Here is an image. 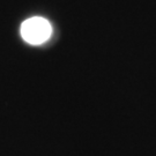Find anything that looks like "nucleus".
Returning <instances> with one entry per match:
<instances>
[{"label":"nucleus","mask_w":156,"mask_h":156,"mask_svg":"<svg viewBox=\"0 0 156 156\" xmlns=\"http://www.w3.org/2000/svg\"><path fill=\"white\" fill-rule=\"evenodd\" d=\"M52 28L49 21L43 17H31L26 20L21 26V35L30 44H42L50 38Z\"/></svg>","instance_id":"obj_1"}]
</instances>
